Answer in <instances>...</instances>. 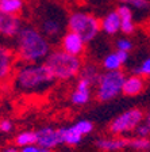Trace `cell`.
Returning <instances> with one entry per match:
<instances>
[{"instance_id": "4fadbf2b", "label": "cell", "mask_w": 150, "mask_h": 152, "mask_svg": "<svg viewBox=\"0 0 150 152\" xmlns=\"http://www.w3.org/2000/svg\"><path fill=\"white\" fill-rule=\"evenodd\" d=\"M128 53L126 52H114V53L108 54L104 57L103 60V66L107 72H112V71H120V66L127 61Z\"/></svg>"}, {"instance_id": "603a6c76", "label": "cell", "mask_w": 150, "mask_h": 152, "mask_svg": "<svg viewBox=\"0 0 150 152\" xmlns=\"http://www.w3.org/2000/svg\"><path fill=\"white\" fill-rule=\"evenodd\" d=\"M76 129L78 130V132L81 133L83 136H85V134H89V133L93 130V124L91 122V121L88 120H81V121H77V122L75 124Z\"/></svg>"}, {"instance_id": "4dcf8cb0", "label": "cell", "mask_w": 150, "mask_h": 152, "mask_svg": "<svg viewBox=\"0 0 150 152\" xmlns=\"http://www.w3.org/2000/svg\"><path fill=\"white\" fill-rule=\"evenodd\" d=\"M3 152H19V151L15 148V147H7V148L4 149Z\"/></svg>"}, {"instance_id": "ac0fdd59", "label": "cell", "mask_w": 150, "mask_h": 152, "mask_svg": "<svg viewBox=\"0 0 150 152\" xmlns=\"http://www.w3.org/2000/svg\"><path fill=\"white\" fill-rule=\"evenodd\" d=\"M100 75H101V73L99 72L97 66L92 65V64H85V65H83L81 71H80V77L88 80L91 84H95V83L97 84V80H99Z\"/></svg>"}, {"instance_id": "5b68a950", "label": "cell", "mask_w": 150, "mask_h": 152, "mask_svg": "<svg viewBox=\"0 0 150 152\" xmlns=\"http://www.w3.org/2000/svg\"><path fill=\"white\" fill-rule=\"evenodd\" d=\"M126 76L122 71H112V72H104L100 75L97 80L96 96L100 102H107L116 98L123 88V83Z\"/></svg>"}, {"instance_id": "7402d4cb", "label": "cell", "mask_w": 150, "mask_h": 152, "mask_svg": "<svg viewBox=\"0 0 150 152\" xmlns=\"http://www.w3.org/2000/svg\"><path fill=\"white\" fill-rule=\"evenodd\" d=\"M116 12L120 18V22H133V11L130 8V6L122 4V6L118 7Z\"/></svg>"}, {"instance_id": "f546056e", "label": "cell", "mask_w": 150, "mask_h": 152, "mask_svg": "<svg viewBox=\"0 0 150 152\" xmlns=\"http://www.w3.org/2000/svg\"><path fill=\"white\" fill-rule=\"evenodd\" d=\"M145 125H146V126L149 128V130H150V111L147 113L146 118H145Z\"/></svg>"}, {"instance_id": "30bf717a", "label": "cell", "mask_w": 150, "mask_h": 152, "mask_svg": "<svg viewBox=\"0 0 150 152\" xmlns=\"http://www.w3.org/2000/svg\"><path fill=\"white\" fill-rule=\"evenodd\" d=\"M41 33L46 38H50V39H53V38H57L58 35H61V33H62L61 19L54 15L45 16L41 20Z\"/></svg>"}, {"instance_id": "7c38bea8", "label": "cell", "mask_w": 150, "mask_h": 152, "mask_svg": "<svg viewBox=\"0 0 150 152\" xmlns=\"http://www.w3.org/2000/svg\"><path fill=\"white\" fill-rule=\"evenodd\" d=\"M145 88V80L142 76L139 75H133L126 77L125 83H123L122 94L126 96H135V95L141 94Z\"/></svg>"}, {"instance_id": "d4e9b609", "label": "cell", "mask_w": 150, "mask_h": 152, "mask_svg": "<svg viewBox=\"0 0 150 152\" xmlns=\"http://www.w3.org/2000/svg\"><path fill=\"white\" fill-rule=\"evenodd\" d=\"M135 75H139V76H142V77H143V76H150V57L146 58V60L135 69Z\"/></svg>"}, {"instance_id": "484cf974", "label": "cell", "mask_w": 150, "mask_h": 152, "mask_svg": "<svg viewBox=\"0 0 150 152\" xmlns=\"http://www.w3.org/2000/svg\"><path fill=\"white\" fill-rule=\"evenodd\" d=\"M116 49H118L119 52H126V53H128V52L133 49V44L127 38H122V39H118V41H116Z\"/></svg>"}, {"instance_id": "d6986e66", "label": "cell", "mask_w": 150, "mask_h": 152, "mask_svg": "<svg viewBox=\"0 0 150 152\" xmlns=\"http://www.w3.org/2000/svg\"><path fill=\"white\" fill-rule=\"evenodd\" d=\"M64 129V142L68 145H77L78 142L81 141L83 134L76 129L75 125L68 128H62Z\"/></svg>"}, {"instance_id": "83f0119b", "label": "cell", "mask_w": 150, "mask_h": 152, "mask_svg": "<svg viewBox=\"0 0 150 152\" xmlns=\"http://www.w3.org/2000/svg\"><path fill=\"white\" fill-rule=\"evenodd\" d=\"M20 152H51V151L46 149V148H42V147H39L38 144H34V145H28V147L22 148Z\"/></svg>"}, {"instance_id": "9c48e42d", "label": "cell", "mask_w": 150, "mask_h": 152, "mask_svg": "<svg viewBox=\"0 0 150 152\" xmlns=\"http://www.w3.org/2000/svg\"><path fill=\"white\" fill-rule=\"evenodd\" d=\"M22 28L20 19L16 15L0 12V34L6 37H16Z\"/></svg>"}, {"instance_id": "6da1fadb", "label": "cell", "mask_w": 150, "mask_h": 152, "mask_svg": "<svg viewBox=\"0 0 150 152\" xmlns=\"http://www.w3.org/2000/svg\"><path fill=\"white\" fill-rule=\"evenodd\" d=\"M16 54L25 63L38 64L50 54L49 39L38 28L22 26L16 35Z\"/></svg>"}, {"instance_id": "ba28073f", "label": "cell", "mask_w": 150, "mask_h": 152, "mask_svg": "<svg viewBox=\"0 0 150 152\" xmlns=\"http://www.w3.org/2000/svg\"><path fill=\"white\" fill-rule=\"evenodd\" d=\"M84 46L85 42L83 38L73 31H68L61 37V49L72 56L80 57L84 52Z\"/></svg>"}, {"instance_id": "ffe728a7", "label": "cell", "mask_w": 150, "mask_h": 152, "mask_svg": "<svg viewBox=\"0 0 150 152\" xmlns=\"http://www.w3.org/2000/svg\"><path fill=\"white\" fill-rule=\"evenodd\" d=\"M15 142L18 147H28V145H34L37 144V134L35 132H22L19 133L15 139Z\"/></svg>"}, {"instance_id": "8992f818", "label": "cell", "mask_w": 150, "mask_h": 152, "mask_svg": "<svg viewBox=\"0 0 150 152\" xmlns=\"http://www.w3.org/2000/svg\"><path fill=\"white\" fill-rule=\"evenodd\" d=\"M142 120H143L142 110H139V109L126 110L122 114H119L118 117L109 124V132L115 134V136L133 132L141 125Z\"/></svg>"}, {"instance_id": "52a82bcc", "label": "cell", "mask_w": 150, "mask_h": 152, "mask_svg": "<svg viewBox=\"0 0 150 152\" xmlns=\"http://www.w3.org/2000/svg\"><path fill=\"white\" fill-rule=\"evenodd\" d=\"M37 134V144L42 148L51 149L56 147L65 144L64 142V129L62 128H53V126H45L35 132Z\"/></svg>"}, {"instance_id": "f1b7e54d", "label": "cell", "mask_w": 150, "mask_h": 152, "mask_svg": "<svg viewBox=\"0 0 150 152\" xmlns=\"http://www.w3.org/2000/svg\"><path fill=\"white\" fill-rule=\"evenodd\" d=\"M12 130V122L9 120H1L0 121V132L8 133Z\"/></svg>"}, {"instance_id": "5bb4252c", "label": "cell", "mask_w": 150, "mask_h": 152, "mask_svg": "<svg viewBox=\"0 0 150 152\" xmlns=\"http://www.w3.org/2000/svg\"><path fill=\"white\" fill-rule=\"evenodd\" d=\"M130 144V139L126 137H114V139H99L96 141L97 148L103 151H119Z\"/></svg>"}, {"instance_id": "3957f363", "label": "cell", "mask_w": 150, "mask_h": 152, "mask_svg": "<svg viewBox=\"0 0 150 152\" xmlns=\"http://www.w3.org/2000/svg\"><path fill=\"white\" fill-rule=\"evenodd\" d=\"M45 65L57 80H68L80 75L83 68V61L80 57L64 52L62 49L50 52L45 60Z\"/></svg>"}, {"instance_id": "e0dca14e", "label": "cell", "mask_w": 150, "mask_h": 152, "mask_svg": "<svg viewBox=\"0 0 150 152\" xmlns=\"http://www.w3.org/2000/svg\"><path fill=\"white\" fill-rule=\"evenodd\" d=\"M23 8L22 0H0V12L16 15Z\"/></svg>"}, {"instance_id": "277c9868", "label": "cell", "mask_w": 150, "mask_h": 152, "mask_svg": "<svg viewBox=\"0 0 150 152\" xmlns=\"http://www.w3.org/2000/svg\"><path fill=\"white\" fill-rule=\"evenodd\" d=\"M68 27L69 31L80 35L85 44L93 41L101 28L100 22L95 16L85 12H73L68 18Z\"/></svg>"}, {"instance_id": "2e32d148", "label": "cell", "mask_w": 150, "mask_h": 152, "mask_svg": "<svg viewBox=\"0 0 150 152\" xmlns=\"http://www.w3.org/2000/svg\"><path fill=\"white\" fill-rule=\"evenodd\" d=\"M120 18H119L118 12L112 11V12L107 14L103 18V20L100 22V27L106 34L108 35H114L120 30Z\"/></svg>"}, {"instance_id": "7a4b0ae2", "label": "cell", "mask_w": 150, "mask_h": 152, "mask_svg": "<svg viewBox=\"0 0 150 152\" xmlns=\"http://www.w3.org/2000/svg\"><path fill=\"white\" fill-rule=\"evenodd\" d=\"M53 80V75L45 64H27L16 72L15 84L20 91L37 92L49 87Z\"/></svg>"}, {"instance_id": "cb8c5ba5", "label": "cell", "mask_w": 150, "mask_h": 152, "mask_svg": "<svg viewBox=\"0 0 150 152\" xmlns=\"http://www.w3.org/2000/svg\"><path fill=\"white\" fill-rule=\"evenodd\" d=\"M120 1L126 6H133L138 10H146L150 6L147 0H120Z\"/></svg>"}, {"instance_id": "8fae6325", "label": "cell", "mask_w": 150, "mask_h": 152, "mask_svg": "<svg viewBox=\"0 0 150 152\" xmlns=\"http://www.w3.org/2000/svg\"><path fill=\"white\" fill-rule=\"evenodd\" d=\"M91 83L85 79H78L77 84H76V90L72 92L70 95V101L72 103L77 104V106H81L85 104L89 99H91Z\"/></svg>"}, {"instance_id": "4316f807", "label": "cell", "mask_w": 150, "mask_h": 152, "mask_svg": "<svg viewBox=\"0 0 150 152\" xmlns=\"http://www.w3.org/2000/svg\"><path fill=\"white\" fill-rule=\"evenodd\" d=\"M135 132H137V137H143V139H147V136L150 134L149 128H147L145 124H141V125L135 129Z\"/></svg>"}, {"instance_id": "9a60e30c", "label": "cell", "mask_w": 150, "mask_h": 152, "mask_svg": "<svg viewBox=\"0 0 150 152\" xmlns=\"http://www.w3.org/2000/svg\"><path fill=\"white\" fill-rule=\"evenodd\" d=\"M14 65V54L7 48L0 45V80L11 75Z\"/></svg>"}, {"instance_id": "44dd1931", "label": "cell", "mask_w": 150, "mask_h": 152, "mask_svg": "<svg viewBox=\"0 0 150 152\" xmlns=\"http://www.w3.org/2000/svg\"><path fill=\"white\" fill-rule=\"evenodd\" d=\"M128 147L135 151H147L150 149V140L143 139V137H134V139H130Z\"/></svg>"}]
</instances>
